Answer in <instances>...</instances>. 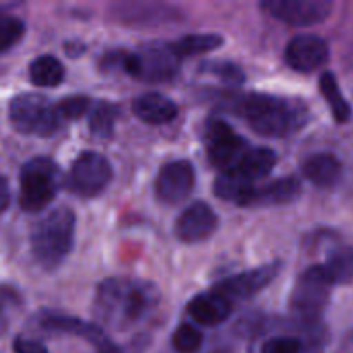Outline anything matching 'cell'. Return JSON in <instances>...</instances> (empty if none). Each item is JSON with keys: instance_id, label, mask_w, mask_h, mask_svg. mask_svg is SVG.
Returning <instances> with one entry per match:
<instances>
[{"instance_id": "obj_9", "label": "cell", "mask_w": 353, "mask_h": 353, "mask_svg": "<svg viewBox=\"0 0 353 353\" xmlns=\"http://www.w3.org/2000/svg\"><path fill=\"white\" fill-rule=\"evenodd\" d=\"M207 154L214 168L223 171L236 169L243 155L247 154L248 143L233 128L224 121H212L205 134Z\"/></svg>"}, {"instance_id": "obj_10", "label": "cell", "mask_w": 353, "mask_h": 353, "mask_svg": "<svg viewBox=\"0 0 353 353\" xmlns=\"http://www.w3.org/2000/svg\"><path fill=\"white\" fill-rule=\"evenodd\" d=\"M262 10L281 23L292 26H314L331 16L330 0H265Z\"/></svg>"}, {"instance_id": "obj_28", "label": "cell", "mask_w": 353, "mask_h": 353, "mask_svg": "<svg viewBox=\"0 0 353 353\" xmlns=\"http://www.w3.org/2000/svg\"><path fill=\"white\" fill-rule=\"evenodd\" d=\"M90 107H92V100L85 95H72L55 103V110H57V116L62 124L68 123V121L79 119L88 112Z\"/></svg>"}, {"instance_id": "obj_33", "label": "cell", "mask_w": 353, "mask_h": 353, "mask_svg": "<svg viewBox=\"0 0 353 353\" xmlns=\"http://www.w3.org/2000/svg\"><path fill=\"white\" fill-rule=\"evenodd\" d=\"M14 352L16 353H48L45 345H41L38 340H31V338H26V336H19L14 340Z\"/></svg>"}, {"instance_id": "obj_2", "label": "cell", "mask_w": 353, "mask_h": 353, "mask_svg": "<svg viewBox=\"0 0 353 353\" xmlns=\"http://www.w3.org/2000/svg\"><path fill=\"white\" fill-rule=\"evenodd\" d=\"M236 112L262 137L285 138L305 124L307 107L302 100L250 93L238 100Z\"/></svg>"}, {"instance_id": "obj_24", "label": "cell", "mask_w": 353, "mask_h": 353, "mask_svg": "<svg viewBox=\"0 0 353 353\" xmlns=\"http://www.w3.org/2000/svg\"><path fill=\"white\" fill-rule=\"evenodd\" d=\"M327 276L333 285H348L353 281V248L340 247L327 255L326 265Z\"/></svg>"}, {"instance_id": "obj_6", "label": "cell", "mask_w": 353, "mask_h": 353, "mask_svg": "<svg viewBox=\"0 0 353 353\" xmlns=\"http://www.w3.org/2000/svg\"><path fill=\"white\" fill-rule=\"evenodd\" d=\"M9 119L19 133L34 137H50L62 126L55 103L38 93L14 97L9 103Z\"/></svg>"}, {"instance_id": "obj_34", "label": "cell", "mask_w": 353, "mask_h": 353, "mask_svg": "<svg viewBox=\"0 0 353 353\" xmlns=\"http://www.w3.org/2000/svg\"><path fill=\"white\" fill-rule=\"evenodd\" d=\"M9 202H10L9 185H7L6 178H2V176H0V214H2L7 207H9Z\"/></svg>"}, {"instance_id": "obj_19", "label": "cell", "mask_w": 353, "mask_h": 353, "mask_svg": "<svg viewBox=\"0 0 353 353\" xmlns=\"http://www.w3.org/2000/svg\"><path fill=\"white\" fill-rule=\"evenodd\" d=\"M302 193V185L296 178H281L262 188H255L250 205H285L295 202Z\"/></svg>"}, {"instance_id": "obj_25", "label": "cell", "mask_w": 353, "mask_h": 353, "mask_svg": "<svg viewBox=\"0 0 353 353\" xmlns=\"http://www.w3.org/2000/svg\"><path fill=\"white\" fill-rule=\"evenodd\" d=\"M319 88L321 92H323L326 102L330 103L334 119H336L338 123H345V121L350 119L352 107L350 103L343 99V93H341L340 86H338V81L336 78H334L333 72H324V74L321 76Z\"/></svg>"}, {"instance_id": "obj_18", "label": "cell", "mask_w": 353, "mask_h": 353, "mask_svg": "<svg viewBox=\"0 0 353 353\" xmlns=\"http://www.w3.org/2000/svg\"><path fill=\"white\" fill-rule=\"evenodd\" d=\"M254 192V183L245 178L236 169L219 172V176L214 181V193L219 199L226 200V202H234L241 207L250 205Z\"/></svg>"}, {"instance_id": "obj_21", "label": "cell", "mask_w": 353, "mask_h": 353, "mask_svg": "<svg viewBox=\"0 0 353 353\" xmlns=\"http://www.w3.org/2000/svg\"><path fill=\"white\" fill-rule=\"evenodd\" d=\"M276 162H278V157H276V152L271 150V148H248L247 154L243 155V159L238 164L236 171H240L245 178L254 183L255 179H262L271 174Z\"/></svg>"}, {"instance_id": "obj_27", "label": "cell", "mask_w": 353, "mask_h": 353, "mask_svg": "<svg viewBox=\"0 0 353 353\" xmlns=\"http://www.w3.org/2000/svg\"><path fill=\"white\" fill-rule=\"evenodd\" d=\"M203 336L192 324H181L172 334V347L178 353H196L202 348Z\"/></svg>"}, {"instance_id": "obj_31", "label": "cell", "mask_w": 353, "mask_h": 353, "mask_svg": "<svg viewBox=\"0 0 353 353\" xmlns=\"http://www.w3.org/2000/svg\"><path fill=\"white\" fill-rule=\"evenodd\" d=\"M302 341L293 336H276L271 338L262 347V353H300Z\"/></svg>"}, {"instance_id": "obj_1", "label": "cell", "mask_w": 353, "mask_h": 353, "mask_svg": "<svg viewBox=\"0 0 353 353\" xmlns=\"http://www.w3.org/2000/svg\"><path fill=\"white\" fill-rule=\"evenodd\" d=\"M159 302V293L150 283L110 278L102 283L95 299V314L103 324L130 327L148 317Z\"/></svg>"}, {"instance_id": "obj_23", "label": "cell", "mask_w": 353, "mask_h": 353, "mask_svg": "<svg viewBox=\"0 0 353 353\" xmlns=\"http://www.w3.org/2000/svg\"><path fill=\"white\" fill-rule=\"evenodd\" d=\"M64 65L54 55H41L34 59L30 65V79L33 85L52 88L59 86L64 79Z\"/></svg>"}, {"instance_id": "obj_14", "label": "cell", "mask_w": 353, "mask_h": 353, "mask_svg": "<svg viewBox=\"0 0 353 353\" xmlns=\"http://www.w3.org/2000/svg\"><path fill=\"white\" fill-rule=\"evenodd\" d=\"M330 48L324 38L312 33H302L293 38L285 50V59L292 69L299 72H314L324 65Z\"/></svg>"}, {"instance_id": "obj_26", "label": "cell", "mask_w": 353, "mask_h": 353, "mask_svg": "<svg viewBox=\"0 0 353 353\" xmlns=\"http://www.w3.org/2000/svg\"><path fill=\"white\" fill-rule=\"evenodd\" d=\"M223 45V38L214 33H195L183 37L178 43L174 45L178 54L181 55H199L212 52Z\"/></svg>"}, {"instance_id": "obj_7", "label": "cell", "mask_w": 353, "mask_h": 353, "mask_svg": "<svg viewBox=\"0 0 353 353\" xmlns=\"http://www.w3.org/2000/svg\"><path fill=\"white\" fill-rule=\"evenodd\" d=\"M331 288L333 281L324 265H312L296 279L292 293V309L302 317H317L330 302Z\"/></svg>"}, {"instance_id": "obj_13", "label": "cell", "mask_w": 353, "mask_h": 353, "mask_svg": "<svg viewBox=\"0 0 353 353\" xmlns=\"http://www.w3.org/2000/svg\"><path fill=\"white\" fill-rule=\"evenodd\" d=\"M217 224L219 219L209 203L193 202L179 214L174 231L176 236L185 243H199L212 236Z\"/></svg>"}, {"instance_id": "obj_4", "label": "cell", "mask_w": 353, "mask_h": 353, "mask_svg": "<svg viewBox=\"0 0 353 353\" xmlns=\"http://www.w3.org/2000/svg\"><path fill=\"white\" fill-rule=\"evenodd\" d=\"M19 203L26 212H38L55 199L64 185V176L54 161L34 157L21 169Z\"/></svg>"}, {"instance_id": "obj_12", "label": "cell", "mask_w": 353, "mask_h": 353, "mask_svg": "<svg viewBox=\"0 0 353 353\" xmlns=\"http://www.w3.org/2000/svg\"><path fill=\"white\" fill-rule=\"evenodd\" d=\"M195 186V169L188 161H174L161 169L155 179V195L162 203L176 205L188 199Z\"/></svg>"}, {"instance_id": "obj_8", "label": "cell", "mask_w": 353, "mask_h": 353, "mask_svg": "<svg viewBox=\"0 0 353 353\" xmlns=\"http://www.w3.org/2000/svg\"><path fill=\"white\" fill-rule=\"evenodd\" d=\"M112 165L97 152H83L71 165L69 188L79 196H97L112 181Z\"/></svg>"}, {"instance_id": "obj_22", "label": "cell", "mask_w": 353, "mask_h": 353, "mask_svg": "<svg viewBox=\"0 0 353 353\" xmlns=\"http://www.w3.org/2000/svg\"><path fill=\"white\" fill-rule=\"evenodd\" d=\"M117 116H119V109L114 103L105 102V100L92 103L88 110L90 133L100 140L110 138L114 133V124H116Z\"/></svg>"}, {"instance_id": "obj_16", "label": "cell", "mask_w": 353, "mask_h": 353, "mask_svg": "<svg viewBox=\"0 0 353 353\" xmlns=\"http://www.w3.org/2000/svg\"><path fill=\"white\" fill-rule=\"evenodd\" d=\"M40 324L43 330L52 331V333H68L85 338V340L92 341L99 350H102L107 343H110L109 338L103 334V331L100 330V327L85 323V321L76 319V317L71 316H59V314L52 312L41 317Z\"/></svg>"}, {"instance_id": "obj_20", "label": "cell", "mask_w": 353, "mask_h": 353, "mask_svg": "<svg viewBox=\"0 0 353 353\" xmlns=\"http://www.w3.org/2000/svg\"><path fill=\"white\" fill-rule=\"evenodd\" d=\"M303 174L321 188H327L338 183L341 176V164L333 154H316L310 155L303 162Z\"/></svg>"}, {"instance_id": "obj_11", "label": "cell", "mask_w": 353, "mask_h": 353, "mask_svg": "<svg viewBox=\"0 0 353 353\" xmlns=\"http://www.w3.org/2000/svg\"><path fill=\"white\" fill-rule=\"evenodd\" d=\"M281 269V262H269V264L261 265V268L241 272V274L234 276V278L224 279L219 285H216L214 292L223 295L224 299L230 300L231 303H233L234 300L250 299V296L262 292L265 286L271 285V283L279 276Z\"/></svg>"}, {"instance_id": "obj_3", "label": "cell", "mask_w": 353, "mask_h": 353, "mask_svg": "<svg viewBox=\"0 0 353 353\" xmlns=\"http://www.w3.org/2000/svg\"><path fill=\"white\" fill-rule=\"evenodd\" d=\"M76 216L68 207L48 212L31 233V252L38 264L45 269H55L62 264L74 243Z\"/></svg>"}, {"instance_id": "obj_5", "label": "cell", "mask_w": 353, "mask_h": 353, "mask_svg": "<svg viewBox=\"0 0 353 353\" xmlns=\"http://www.w3.org/2000/svg\"><path fill=\"white\" fill-rule=\"evenodd\" d=\"M181 55L174 45L164 41H150L137 52H126L123 71L133 78L148 83L171 81L179 71Z\"/></svg>"}, {"instance_id": "obj_17", "label": "cell", "mask_w": 353, "mask_h": 353, "mask_svg": "<svg viewBox=\"0 0 353 353\" xmlns=\"http://www.w3.org/2000/svg\"><path fill=\"white\" fill-rule=\"evenodd\" d=\"M133 112L143 123L159 126L168 124L178 116V105L162 93H143L133 102Z\"/></svg>"}, {"instance_id": "obj_15", "label": "cell", "mask_w": 353, "mask_h": 353, "mask_svg": "<svg viewBox=\"0 0 353 353\" xmlns=\"http://www.w3.org/2000/svg\"><path fill=\"white\" fill-rule=\"evenodd\" d=\"M231 309L233 303L214 290L193 296L188 303V312L193 321L209 327L224 323L230 317Z\"/></svg>"}, {"instance_id": "obj_30", "label": "cell", "mask_w": 353, "mask_h": 353, "mask_svg": "<svg viewBox=\"0 0 353 353\" xmlns=\"http://www.w3.org/2000/svg\"><path fill=\"white\" fill-rule=\"evenodd\" d=\"M202 71L219 76L223 81L231 83V85H240L245 79V74L240 71V68L230 64V62H205V64H202Z\"/></svg>"}, {"instance_id": "obj_32", "label": "cell", "mask_w": 353, "mask_h": 353, "mask_svg": "<svg viewBox=\"0 0 353 353\" xmlns=\"http://www.w3.org/2000/svg\"><path fill=\"white\" fill-rule=\"evenodd\" d=\"M14 305H17V300L14 296L12 292L9 290H0V333H3L9 324V316H10V309Z\"/></svg>"}, {"instance_id": "obj_29", "label": "cell", "mask_w": 353, "mask_h": 353, "mask_svg": "<svg viewBox=\"0 0 353 353\" xmlns=\"http://www.w3.org/2000/svg\"><path fill=\"white\" fill-rule=\"evenodd\" d=\"M24 31H26V28L19 17L0 16V54L19 43Z\"/></svg>"}]
</instances>
